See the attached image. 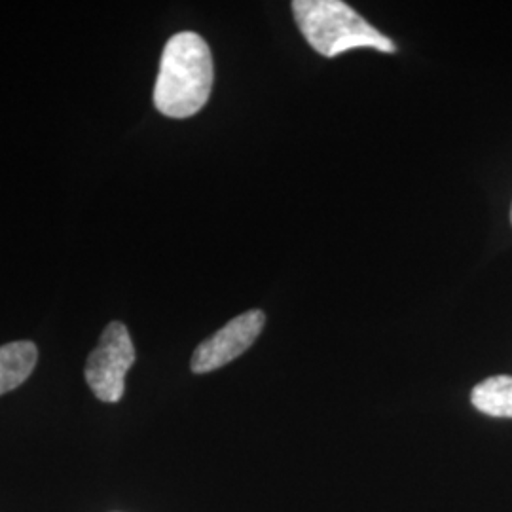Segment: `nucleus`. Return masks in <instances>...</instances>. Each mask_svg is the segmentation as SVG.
<instances>
[{
  "label": "nucleus",
  "instance_id": "1",
  "mask_svg": "<svg viewBox=\"0 0 512 512\" xmlns=\"http://www.w3.org/2000/svg\"><path fill=\"white\" fill-rule=\"evenodd\" d=\"M213 80L209 44L196 33H179L165 44L154 86V105L169 118H190L209 101Z\"/></svg>",
  "mask_w": 512,
  "mask_h": 512
},
{
  "label": "nucleus",
  "instance_id": "2",
  "mask_svg": "<svg viewBox=\"0 0 512 512\" xmlns=\"http://www.w3.org/2000/svg\"><path fill=\"white\" fill-rule=\"evenodd\" d=\"M293 14L311 48L336 57L355 48H374L382 54L397 52V44L374 29L342 0H294Z\"/></svg>",
  "mask_w": 512,
  "mask_h": 512
},
{
  "label": "nucleus",
  "instance_id": "3",
  "mask_svg": "<svg viewBox=\"0 0 512 512\" xmlns=\"http://www.w3.org/2000/svg\"><path fill=\"white\" fill-rule=\"evenodd\" d=\"M135 363V348L124 323L112 321L86 363V382L101 403H120L126 374Z\"/></svg>",
  "mask_w": 512,
  "mask_h": 512
},
{
  "label": "nucleus",
  "instance_id": "4",
  "mask_svg": "<svg viewBox=\"0 0 512 512\" xmlns=\"http://www.w3.org/2000/svg\"><path fill=\"white\" fill-rule=\"evenodd\" d=\"M264 323L266 317L260 310L245 311L226 323L219 332H215L196 348L190 363L192 372L207 374L238 359L239 355H243L255 344L264 329Z\"/></svg>",
  "mask_w": 512,
  "mask_h": 512
},
{
  "label": "nucleus",
  "instance_id": "5",
  "mask_svg": "<svg viewBox=\"0 0 512 512\" xmlns=\"http://www.w3.org/2000/svg\"><path fill=\"white\" fill-rule=\"evenodd\" d=\"M38 349L33 342H10L0 346V395L18 389L35 370Z\"/></svg>",
  "mask_w": 512,
  "mask_h": 512
},
{
  "label": "nucleus",
  "instance_id": "6",
  "mask_svg": "<svg viewBox=\"0 0 512 512\" xmlns=\"http://www.w3.org/2000/svg\"><path fill=\"white\" fill-rule=\"evenodd\" d=\"M476 410L494 418H512V378L494 376L476 385L471 393Z\"/></svg>",
  "mask_w": 512,
  "mask_h": 512
}]
</instances>
